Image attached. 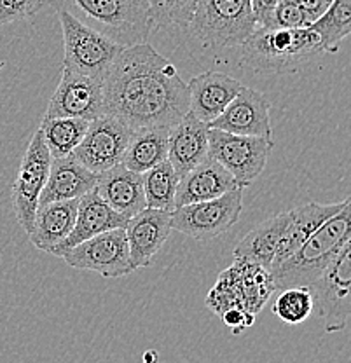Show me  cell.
I'll use <instances>...</instances> for the list:
<instances>
[{
    "mask_svg": "<svg viewBox=\"0 0 351 363\" xmlns=\"http://www.w3.org/2000/svg\"><path fill=\"white\" fill-rule=\"evenodd\" d=\"M98 175L82 166L74 156L55 157L49 168L46 185L39 198V206L55 201L81 199L96 187Z\"/></svg>",
    "mask_w": 351,
    "mask_h": 363,
    "instance_id": "7402d4cb",
    "label": "cell"
},
{
    "mask_svg": "<svg viewBox=\"0 0 351 363\" xmlns=\"http://www.w3.org/2000/svg\"><path fill=\"white\" fill-rule=\"evenodd\" d=\"M172 211L157 208H143L126 224L128 247L133 269H142L150 264L172 233Z\"/></svg>",
    "mask_w": 351,
    "mask_h": 363,
    "instance_id": "2e32d148",
    "label": "cell"
},
{
    "mask_svg": "<svg viewBox=\"0 0 351 363\" xmlns=\"http://www.w3.org/2000/svg\"><path fill=\"white\" fill-rule=\"evenodd\" d=\"M351 238V196L345 199L341 210L327 218L294 255L271 269L278 290L289 286H309L320 278L328 264L338 257Z\"/></svg>",
    "mask_w": 351,
    "mask_h": 363,
    "instance_id": "3957f363",
    "label": "cell"
},
{
    "mask_svg": "<svg viewBox=\"0 0 351 363\" xmlns=\"http://www.w3.org/2000/svg\"><path fill=\"white\" fill-rule=\"evenodd\" d=\"M133 133L135 131L124 121L105 112L89 121L88 131L72 156L82 166L100 175L123 162Z\"/></svg>",
    "mask_w": 351,
    "mask_h": 363,
    "instance_id": "7c38bea8",
    "label": "cell"
},
{
    "mask_svg": "<svg viewBox=\"0 0 351 363\" xmlns=\"http://www.w3.org/2000/svg\"><path fill=\"white\" fill-rule=\"evenodd\" d=\"M286 224H289V210L267 218L255 229H252L234 247V262L257 264L264 269L271 271Z\"/></svg>",
    "mask_w": 351,
    "mask_h": 363,
    "instance_id": "cb8c5ba5",
    "label": "cell"
},
{
    "mask_svg": "<svg viewBox=\"0 0 351 363\" xmlns=\"http://www.w3.org/2000/svg\"><path fill=\"white\" fill-rule=\"evenodd\" d=\"M271 311L274 316L280 318L283 323L299 325L315 311V298L309 286H289V289L278 290Z\"/></svg>",
    "mask_w": 351,
    "mask_h": 363,
    "instance_id": "f546056e",
    "label": "cell"
},
{
    "mask_svg": "<svg viewBox=\"0 0 351 363\" xmlns=\"http://www.w3.org/2000/svg\"><path fill=\"white\" fill-rule=\"evenodd\" d=\"M94 191L108 206L126 218L135 217L147 208L142 173L131 172L123 164L100 173Z\"/></svg>",
    "mask_w": 351,
    "mask_h": 363,
    "instance_id": "44dd1931",
    "label": "cell"
},
{
    "mask_svg": "<svg viewBox=\"0 0 351 363\" xmlns=\"http://www.w3.org/2000/svg\"><path fill=\"white\" fill-rule=\"evenodd\" d=\"M323 52L318 33L303 28L257 26L241 44V67L257 74H292Z\"/></svg>",
    "mask_w": 351,
    "mask_h": 363,
    "instance_id": "7a4b0ae2",
    "label": "cell"
},
{
    "mask_svg": "<svg viewBox=\"0 0 351 363\" xmlns=\"http://www.w3.org/2000/svg\"><path fill=\"white\" fill-rule=\"evenodd\" d=\"M309 28L318 33L323 52L335 55L342 40L351 35V0H334Z\"/></svg>",
    "mask_w": 351,
    "mask_h": 363,
    "instance_id": "83f0119b",
    "label": "cell"
},
{
    "mask_svg": "<svg viewBox=\"0 0 351 363\" xmlns=\"http://www.w3.org/2000/svg\"><path fill=\"white\" fill-rule=\"evenodd\" d=\"M89 121L75 117H44L40 133L51 157H67L74 154L88 131Z\"/></svg>",
    "mask_w": 351,
    "mask_h": 363,
    "instance_id": "4316f807",
    "label": "cell"
},
{
    "mask_svg": "<svg viewBox=\"0 0 351 363\" xmlns=\"http://www.w3.org/2000/svg\"><path fill=\"white\" fill-rule=\"evenodd\" d=\"M273 292H277V286L271 271L257 264L234 262L218 274V281L206 295V306L218 316L233 308L255 316Z\"/></svg>",
    "mask_w": 351,
    "mask_h": 363,
    "instance_id": "8992f818",
    "label": "cell"
},
{
    "mask_svg": "<svg viewBox=\"0 0 351 363\" xmlns=\"http://www.w3.org/2000/svg\"><path fill=\"white\" fill-rule=\"evenodd\" d=\"M48 0H0V26L35 16Z\"/></svg>",
    "mask_w": 351,
    "mask_h": 363,
    "instance_id": "1f68e13d",
    "label": "cell"
},
{
    "mask_svg": "<svg viewBox=\"0 0 351 363\" xmlns=\"http://www.w3.org/2000/svg\"><path fill=\"white\" fill-rule=\"evenodd\" d=\"M128 220L130 218L117 213L114 208L108 206L93 189V191H89L88 194H84L79 199L74 229H72V233L58 247L52 248L51 253L56 257H63L75 245L82 243V241L89 240V238L98 236V234L105 233V230L126 229Z\"/></svg>",
    "mask_w": 351,
    "mask_h": 363,
    "instance_id": "e0dca14e",
    "label": "cell"
},
{
    "mask_svg": "<svg viewBox=\"0 0 351 363\" xmlns=\"http://www.w3.org/2000/svg\"><path fill=\"white\" fill-rule=\"evenodd\" d=\"M208 124L191 112L169 128L168 161L177 175L184 177L208 157Z\"/></svg>",
    "mask_w": 351,
    "mask_h": 363,
    "instance_id": "ac0fdd59",
    "label": "cell"
},
{
    "mask_svg": "<svg viewBox=\"0 0 351 363\" xmlns=\"http://www.w3.org/2000/svg\"><path fill=\"white\" fill-rule=\"evenodd\" d=\"M152 28L187 30L196 0H147Z\"/></svg>",
    "mask_w": 351,
    "mask_h": 363,
    "instance_id": "4dcf8cb0",
    "label": "cell"
},
{
    "mask_svg": "<svg viewBox=\"0 0 351 363\" xmlns=\"http://www.w3.org/2000/svg\"><path fill=\"white\" fill-rule=\"evenodd\" d=\"M221 318H222V321H224V323L228 325V327L231 328L236 335L247 330L248 327H252V325H254V320H255V316L248 315L247 311H243V309H238V308L228 309V311L222 313Z\"/></svg>",
    "mask_w": 351,
    "mask_h": 363,
    "instance_id": "836d02e7",
    "label": "cell"
},
{
    "mask_svg": "<svg viewBox=\"0 0 351 363\" xmlns=\"http://www.w3.org/2000/svg\"><path fill=\"white\" fill-rule=\"evenodd\" d=\"M142 180L147 208L166 211L175 210V194L180 177L177 175L168 159L150 168L149 172L142 173Z\"/></svg>",
    "mask_w": 351,
    "mask_h": 363,
    "instance_id": "f1b7e54d",
    "label": "cell"
},
{
    "mask_svg": "<svg viewBox=\"0 0 351 363\" xmlns=\"http://www.w3.org/2000/svg\"><path fill=\"white\" fill-rule=\"evenodd\" d=\"M67 266L93 271L108 279L123 278L133 272L126 230L112 229L75 245L62 257Z\"/></svg>",
    "mask_w": 351,
    "mask_h": 363,
    "instance_id": "4fadbf2b",
    "label": "cell"
},
{
    "mask_svg": "<svg viewBox=\"0 0 351 363\" xmlns=\"http://www.w3.org/2000/svg\"><path fill=\"white\" fill-rule=\"evenodd\" d=\"M273 145V140L260 136L233 135L213 128L208 133V156L228 169L241 189L248 187L264 172Z\"/></svg>",
    "mask_w": 351,
    "mask_h": 363,
    "instance_id": "ba28073f",
    "label": "cell"
},
{
    "mask_svg": "<svg viewBox=\"0 0 351 363\" xmlns=\"http://www.w3.org/2000/svg\"><path fill=\"white\" fill-rule=\"evenodd\" d=\"M296 2L301 7V11H303L308 26L318 20L328 7L327 0H296Z\"/></svg>",
    "mask_w": 351,
    "mask_h": 363,
    "instance_id": "e575fe53",
    "label": "cell"
},
{
    "mask_svg": "<svg viewBox=\"0 0 351 363\" xmlns=\"http://www.w3.org/2000/svg\"><path fill=\"white\" fill-rule=\"evenodd\" d=\"M303 26H308V21L296 0H278L271 13L267 28H303Z\"/></svg>",
    "mask_w": 351,
    "mask_h": 363,
    "instance_id": "d6a6232c",
    "label": "cell"
},
{
    "mask_svg": "<svg viewBox=\"0 0 351 363\" xmlns=\"http://www.w3.org/2000/svg\"><path fill=\"white\" fill-rule=\"evenodd\" d=\"M327 2H328V6H330V4H332V2H334V0H327Z\"/></svg>",
    "mask_w": 351,
    "mask_h": 363,
    "instance_id": "8d00e7d4",
    "label": "cell"
},
{
    "mask_svg": "<svg viewBox=\"0 0 351 363\" xmlns=\"http://www.w3.org/2000/svg\"><path fill=\"white\" fill-rule=\"evenodd\" d=\"M121 48L147 43L152 18L147 0H48Z\"/></svg>",
    "mask_w": 351,
    "mask_h": 363,
    "instance_id": "277c9868",
    "label": "cell"
},
{
    "mask_svg": "<svg viewBox=\"0 0 351 363\" xmlns=\"http://www.w3.org/2000/svg\"><path fill=\"white\" fill-rule=\"evenodd\" d=\"M309 290L325 332L345 330L351 316V238Z\"/></svg>",
    "mask_w": 351,
    "mask_h": 363,
    "instance_id": "9c48e42d",
    "label": "cell"
},
{
    "mask_svg": "<svg viewBox=\"0 0 351 363\" xmlns=\"http://www.w3.org/2000/svg\"><path fill=\"white\" fill-rule=\"evenodd\" d=\"M105 113L101 81L62 68V79L52 93L44 117H75L93 121Z\"/></svg>",
    "mask_w": 351,
    "mask_h": 363,
    "instance_id": "5bb4252c",
    "label": "cell"
},
{
    "mask_svg": "<svg viewBox=\"0 0 351 363\" xmlns=\"http://www.w3.org/2000/svg\"><path fill=\"white\" fill-rule=\"evenodd\" d=\"M255 28L250 0H196L187 30L206 48H236Z\"/></svg>",
    "mask_w": 351,
    "mask_h": 363,
    "instance_id": "5b68a950",
    "label": "cell"
},
{
    "mask_svg": "<svg viewBox=\"0 0 351 363\" xmlns=\"http://www.w3.org/2000/svg\"><path fill=\"white\" fill-rule=\"evenodd\" d=\"M51 154L44 142L43 133L37 130L26 147L21 164L18 168L16 179L13 182V206L21 229L28 236L33 229V220L39 210V198L46 185L51 168Z\"/></svg>",
    "mask_w": 351,
    "mask_h": 363,
    "instance_id": "8fae6325",
    "label": "cell"
},
{
    "mask_svg": "<svg viewBox=\"0 0 351 363\" xmlns=\"http://www.w3.org/2000/svg\"><path fill=\"white\" fill-rule=\"evenodd\" d=\"M58 18L65 49L63 67L96 81H104L123 48L96 30L86 26L67 11H58Z\"/></svg>",
    "mask_w": 351,
    "mask_h": 363,
    "instance_id": "52a82bcc",
    "label": "cell"
},
{
    "mask_svg": "<svg viewBox=\"0 0 351 363\" xmlns=\"http://www.w3.org/2000/svg\"><path fill=\"white\" fill-rule=\"evenodd\" d=\"M234 189H238V184L231 173L208 156L196 168L180 177L179 185H177L175 208L210 201V199L221 198L225 192L234 191Z\"/></svg>",
    "mask_w": 351,
    "mask_h": 363,
    "instance_id": "ffe728a7",
    "label": "cell"
},
{
    "mask_svg": "<svg viewBox=\"0 0 351 363\" xmlns=\"http://www.w3.org/2000/svg\"><path fill=\"white\" fill-rule=\"evenodd\" d=\"M250 2H252V11H254L255 21H257V26H264V28H267V26H269L271 13H273L278 0H250Z\"/></svg>",
    "mask_w": 351,
    "mask_h": 363,
    "instance_id": "d590c367",
    "label": "cell"
},
{
    "mask_svg": "<svg viewBox=\"0 0 351 363\" xmlns=\"http://www.w3.org/2000/svg\"><path fill=\"white\" fill-rule=\"evenodd\" d=\"M189 84V112L194 113L199 121L210 124L225 111L238 91L241 89V82L238 79L229 77L222 72L208 70L205 74L196 75Z\"/></svg>",
    "mask_w": 351,
    "mask_h": 363,
    "instance_id": "d6986e66",
    "label": "cell"
},
{
    "mask_svg": "<svg viewBox=\"0 0 351 363\" xmlns=\"http://www.w3.org/2000/svg\"><path fill=\"white\" fill-rule=\"evenodd\" d=\"M105 112L133 131L172 128L189 112V84L150 44L123 48L101 81Z\"/></svg>",
    "mask_w": 351,
    "mask_h": 363,
    "instance_id": "6da1fadb",
    "label": "cell"
},
{
    "mask_svg": "<svg viewBox=\"0 0 351 363\" xmlns=\"http://www.w3.org/2000/svg\"><path fill=\"white\" fill-rule=\"evenodd\" d=\"M269 111L271 104L262 93L241 86L231 104L217 119L211 121L208 128L228 131L233 135L260 136V138L273 140Z\"/></svg>",
    "mask_w": 351,
    "mask_h": 363,
    "instance_id": "9a60e30c",
    "label": "cell"
},
{
    "mask_svg": "<svg viewBox=\"0 0 351 363\" xmlns=\"http://www.w3.org/2000/svg\"><path fill=\"white\" fill-rule=\"evenodd\" d=\"M169 128H143L131 136L123 162L128 169L145 173L168 159Z\"/></svg>",
    "mask_w": 351,
    "mask_h": 363,
    "instance_id": "484cf974",
    "label": "cell"
},
{
    "mask_svg": "<svg viewBox=\"0 0 351 363\" xmlns=\"http://www.w3.org/2000/svg\"><path fill=\"white\" fill-rule=\"evenodd\" d=\"M79 199L55 201L39 206L33 220V229L28 234L30 241L40 252L51 253L72 233L77 217Z\"/></svg>",
    "mask_w": 351,
    "mask_h": 363,
    "instance_id": "d4e9b609",
    "label": "cell"
},
{
    "mask_svg": "<svg viewBox=\"0 0 351 363\" xmlns=\"http://www.w3.org/2000/svg\"><path fill=\"white\" fill-rule=\"evenodd\" d=\"M342 204H345V201L328 204L306 203L289 210V224H286L285 233L282 236L280 247H278L277 257H274V262L271 269L278 267L283 260L294 255L327 218H330L332 215H335L341 210Z\"/></svg>",
    "mask_w": 351,
    "mask_h": 363,
    "instance_id": "603a6c76",
    "label": "cell"
},
{
    "mask_svg": "<svg viewBox=\"0 0 351 363\" xmlns=\"http://www.w3.org/2000/svg\"><path fill=\"white\" fill-rule=\"evenodd\" d=\"M243 210V189L225 192L210 201L179 206L169 213L172 229L198 241H208L228 233L240 220Z\"/></svg>",
    "mask_w": 351,
    "mask_h": 363,
    "instance_id": "30bf717a",
    "label": "cell"
}]
</instances>
